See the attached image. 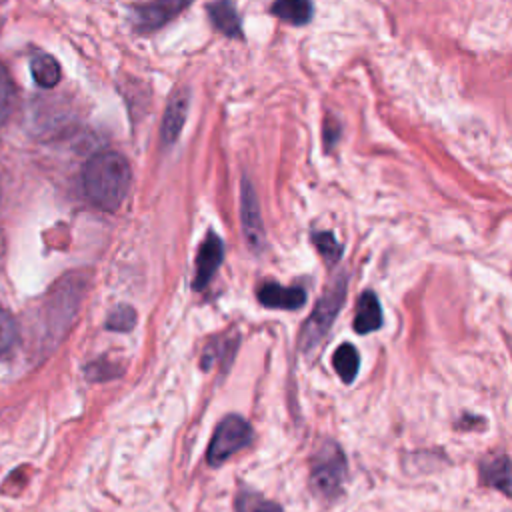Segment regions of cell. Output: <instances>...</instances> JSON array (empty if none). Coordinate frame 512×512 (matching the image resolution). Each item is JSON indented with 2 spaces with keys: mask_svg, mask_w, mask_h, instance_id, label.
<instances>
[{
  "mask_svg": "<svg viewBox=\"0 0 512 512\" xmlns=\"http://www.w3.org/2000/svg\"><path fill=\"white\" fill-rule=\"evenodd\" d=\"M132 172L128 160L112 150L92 156L84 168V192L100 210L114 212L122 206Z\"/></svg>",
  "mask_w": 512,
  "mask_h": 512,
  "instance_id": "1",
  "label": "cell"
},
{
  "mask_svg": "<svg viewBox=\"0 0 512 512\" xmlns=\"http://www.w3.org/2000/svg\"><path fill=\"white\" fill-rule=\"evenodd\" d=\"M346 288H348V274L342 270L326 286V290L320 296V300L316 302L312 314L304 322V326L300 330V340H298L302 350H312L316 344L322 342V338L330 330L332 322L336 320V316L344 304Z\"/></svg>",
  "mask_w": 512,
  "mask_h": 512,
  "instance_id": "2",
  "label": "cell"
},
{
  "mask_svg": "<svg viewBox=\"0 0 512 512\" xmlns=\"http://www.w3.org/2000/svg\"><path fill=\"white\" fill-rule=\"evenodd\" d=\"M344 478H346V458L340 446L328 440L320 446V450L312 458V468H310L312 488L324 498H334L340 494Z\"/></svg>",
  "mask_w": 512,
  "mask_h": 512,
  "instance_id": "3",
  "label": "cell"
},
{
  "mask_svg": "<svg viewBox=\"0 0 512 512\" xmlns=\"http://www.w3.org/2000/svg\"><path fill=\"white\" fill-rule=\"evenodd\" d=\"M250 442H252V426L242 416L230 414L216 426L214 436L208 444L206 458L212 466H218L238 450L246 448Z\"/></svg>",
  "mask_w": 512,
  "mask_h": 512,
  "instance_id": "4",
  "label": "cell"
},
{
  "mask_svg": "<svg viewBox=\"0 0 512 512\" xmlns=\"http://www.w3.org/2000/svg\"><path fill=\"white\" fill-rule=\"evenodd\" d=\"M240 222H242V232H244L246 244L250 246L252 252L260 254L266 246V234H264V224L260 218L258 198H256L254 186L248 178L242 180V188H240Z\"/></svg>",
  "mask_w": 512,
  "mask_h": 512,
  "instance_id": "5",
  "label": "cell"
},
{
  "mask_svg": "<svg viewBox=\"0 0 512 512\" xmlns=\"http://www.w3.org/2000/svg\"><path fill=\"white\" fill-rule=\"evenodd\" d=\"M192 0H150L134 10V24L140 32H152L174 20Z\"/></svg>",
  "mask_w": 512,
  "mask_h": 512,
  "instance_id": "6",
  "label": "cell"
},
{
  "mask_svg": "<svg viewBox=\"0 0 512 512\" xmlns=\"http://www.w3.org/2000/svg\"><path fill=\"white\" fill-rule=\"evenodd\" d=\"M222 258H224V244L220 236L214 232H208L196 254V272L192 282L194 290H202L210 284L212 276L222 264Z\"/></svg>",
  "mask_w": 512,
  "mask_h": 512,
  "instance_id": "7",
  "label": "cell"
},
{
  "mask_svg": "<svg viewBox=\"0 0 512 512\" xmlns=\"http://www.w3.org/2000/svg\"><path fill=\"white\" fill-rule=\"evenodd\" d=\"M256 298L266 308L298 310L306 304V292L300 286H280L276 282H262L256 288Z\"/></svg>",
  "mask_w": 512,
  "mask_h": 512,
  "instance_id": "8",
  "label": "cell"
},
{
  "mask_svg": "<svg viewBox=\"0 0 512 512\" xmlns=\"http://www.w3.org/2000/svg\"><path fill=\"white\" fill-rule=\"evenodd\" d=\"M188 102H190V94L186 88L176 90L166 106L164 112V120H162V128H160V136L164 144H172L178 140L182 126L186 122V114H188Z\"/></svg>",
  "mask_w": 512,
  "mask_h": 512,
  "instance_id": "9",
  "label": "cell"
},
{
  "mask_svg": "<svg viewBox=\"0 0 512 512\" xmlns=\"http://www.w3.org/2000/svg\"><path fill=\"white\" fill-rule=\"evenodd\" d=\"M482 484L512 496V462L506 454H490L480 462Z\"/></svg>",
  "mask_w": 512,
  "mask_h": 512,
  "instance_id": "10",
  "label": "cell"
},
{
  "mask_svg": "<svg viewBox=\"0 0 512 512\" xmlns=\"http://www.w3.org/2000/svg\"><path fill=\"white\" fill-rule=\"evenodd\" d=\"M382 324V308L374 292H364L358 298L356 314H354V330L358 334H370L378 330Z\"/></svg>",
  "mask_w": 512,
  "mask_h": 512,
  "instance_id": "11",
  "label": "cell"
},
{
  "mask_svg": "<svg viewBox=\"0 0 512 512\" xmlns=\"http://www.w3.org/2000/svg\"><path fill=\"white\" fill-rule=\"evenodd\" d=\"M208 16L216 30H220L228 38H242L240 16L230 0H216L208 6Z\"/></svg>",
  "mask_w": 512,
  "mask_h": 512,
  "instance_id": "12",
  "label": "cell"
},
{
  "mask_svg": "<svg viewBox=\"0 0 512 512\" xmlns=\"http://www.w3.org/2000/svg\"><path fill=\"white\" fill-rule=\"evenodd\" d=\"M270 12L294 26H304L312 20V2L310 0H274Z\"/></svg>",
  "mask_w": 512,
  "mask_h": 512,
  "instance_id": "13",
  "label": "cell"
},
{
  "mask_svg": "<svg viewBox=\"0 0 512 512\" xmlns=\"http://www.w3.org/2000/svg\"><path fill=\"white\" fill-rule=\"evenodd\" d=\"M332 366H334V370L338 372V376L344 384L354 382V378L358 374V368H360V356H358L356 348L348 342L338 346L334 356H332Z\"/></svg>",
  "mask_w": 512,
  "mask_h": 512,
  "instance_id": "14",
  "label": "cell"
},
{
  "mask_svg": "<svg viewBox=\"0 0 512 512\" xmlns=\"http://www.w3.org/2000/svg\"><path fill=\"white\" fill-rule=\"evenodd\" d=\"M30 70H32V78L38 86L42 88H52L60 82V66L58 62L48 56V54H38L30 60Z\"/></svg>",
  "mask_w": 512,
  "mask_h": 512,
  "instance_id": "15",
  "label": "cell"
},
{
  "mask_svg": "<svg viewBox=\"0 0 512 512\" xmlns=\"http://www.w3.org/2000/svg\"><path fill=\"white\" fill-rule=\"evenodd\" d=\"M310 240L314 242L318 254L324 258L326 264H336L342 256V248L338 244V240L334 238L332 232H326V230H320V232H312L310 234Z\"/></svg>",
  "mask_w": 512,
  "mask_h": 512,
  "instance_id": "16",
  "label": "cell"
},
{
  "mask_svg": "<svg viewBox=\"0 0 512 512\" xmlns=\"http://www.w3.org/2000/svg\"><path fill=\"white\" fill-rule=\"evenodd\" d=\"M236 512H282V508L256 492H240L236 498Z\"/></svg>",
  "mask_w": 512,
  "mask_h": 512,
  "instance_id": "17",
  "label": "cell"
},
{
  "mask_svg": "<svg viewBox=\"0 0 512 512\" xmlns=\"http://www.w3.org/2000/svg\"><path fill=\"white\" fill-rule=\"evenodd\" d=\"M18 342V328L10 312L0 308V358H6Z\"/></svg>",
  "mask_w": 512,
  "mask_h": 512,
  "instance_id": "18",
  "label": "cell"
},
{
  "mask_svg": "<svg viewBox=\"0 0 512 512\" xmlns=\"http://www.w3.org/2000/svg\"><path fill=\"white\" fill-rule=\"evenodd\" d=\"M14 106V84L4 64H0V124L8 120Z\"/></svg>",
  "mask_w": 512,
  "mask_h": 512,
  "instance_id": "19",
  "label": "cell"
},
{
  "mask_svg": "<svg viewBox=\"0 0 512 512\" xmlns=\"http://www.w3.org/2000/svg\"><path fill=\"white\" fill-rule=\"evenodd\" d=\"M238 346V336L236 334H230V336H224V338H218L214 342V346H208L206 348V354H204V366L208 368L212 358H218V356H226L228 360L234 356V350Z\"/></svg>",
  "mask_w": 512,
  "mask_h": 512,
  "instance_id": "20",
  "label": "cell"
},
{
  "mask_svg": "<svg viewBox=\"0 0 512 512\" xmlns=\"http://www.w3.org/2000/svg\"><path fill=\"white\" fill-rule=\"evenodd\" d=\"M134 324H136V312H134L130 306H118V308L110 314V318H108V322H106L108 328H112V330H122V332L130 330Z\"/></svg>",
  "mask_w": 512,
  "mask_h": 512,
  "instance_id": "21",
  "label": "cell"
},
{
  "mask_svg": "<svg viewBox=\"0 0 512 512\" xmlns=\"http://www.w3.org/2000/svg\"><path fill=\"white\" fill-rule=\"evenodd\" d=\"M340 138V124L334 118H326L324 122V144L326 148H332Z\"/></svg>",
  "mask_w": 512,
  "mask_h": 512,
  "instance_id": "22",
  "label": "cell"
}]
</instances>
